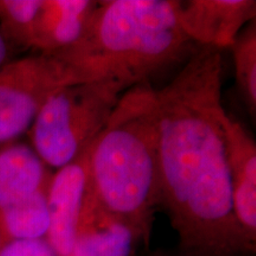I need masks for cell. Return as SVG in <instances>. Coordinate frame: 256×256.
I'll return each mask as SVG.
<instances>
[{
  "mask_svg": "<svg viewBox=\"0 0 256 256\" xmlns=\"http://www.w3.org/2000/svg\"><path fill=\"white\" fill-rule=\"evenodd\" d=\"M88 192L102 211L148 246L156 209L162 206L159 112L151 82L124 92L92 144Z\"/></svg>",
  "mask_w": 256,
  "mask_h": 256,
  "instance_id": "2",
  "label": "cell"
},
{
  "mask_svg": "<svg viewBox=\"0 0 256 256\" xmlns=\"http://www.w3.org/2000/svg\"><path fill=\"white\" fill-rule=\"evenodd\" d=\"M98 4L96 0H43L34 50L55 54L78 43Z\"/></svg>",
  "mask_w": 256,
  "mask_h": 256,
  "instance_id": "9",
  "label": "cell"
},
{
  "mask_svg": "<svg viewBox=\"0 0 256 256\" xmlns=\"http://www.w3.org/2000/svg\"><path fill=\"white\" fill-rule=\"evenodd\" d=\"M88 82L52 54L0 66V146L28 132L44 104L60 88Z\"/></svg>",
  "mask_w": 256,
  "mask_h": 256,
  "instance_id": "5",
  "label": "cell"
},
{
  "mask_svg": "<svg viewBox=\"0 0 256 256\" xmlns=\"http://www.w3.org/2000/svg\"><path fill=\"white\" fill-rule=\"evenodd\" d=\"M0 256H60L44 240L8 242L0 250Z\"/></svg>",
  "mask_w": 256,
  "mask_h": 256,
  "instance_id": "15",
  "label": "cell"
},
{
  "mask_svg": "<svg viewBox=\"0 0 256 256\" xmlns=\"http://www.w3.org/2000/svg\"><path fill=\"white\" fill-rule=\"evenodd\" d=\"M17 54L18 51L10 46L8 42L2 38V34H0V66L14 60V57Z\"/></svg>",
  "mask_w": 256,
  "mask_h": 256,
  "instance_id": "16",
  "label": "cell"
},
{
  "mask_svg": "<svg viewBox=\"0 0 256 256\" xmlns=\"http://www.w3.org/2000/svg\"><path fill=\"white\" fill-rule=\"evenodd\" d=\"M4 246H5L4 240H2V234H0V250H2V247H4Z\"/></svg>",
  "mask_w": 256,
  "mask_h": 256,
  "instance_id": "18",
  "label": "cell"
},
{
  "mask_svg": "<svg viewBox=\"0 0 256 256\" xmlns=\"http://www.w3.org/2000/svg\"><path fill=\"white\" fill-rule=\"evenodd\" d=\"M223 60L200 46L168 84L156 90L162 206L183 256H252L234 211L222 118Z\"/></svg>",
  "mask_w": 256,
  "mask_h": 256,
  "instance_id": "1",
  "label": "cell"
},
{
  "mask_svg": "<svg viewBox=\"0 0 256 256\" xmlns=\"http://www.w3.org/2000/svg\"><path fill=\"white\" fill-rule=\"evenodd\" d=\"M126 90L113 80L60 88L28 130L32 148L48 168L60 170L70 164L100 136Z\"/></svg>",
  "mask_w": 256,
  "mask_h": 256,
  "instance_id": "4",
  "label": "cell"
},
{
  "mask_svg": "<svg viewBox=\"0 0 256 256\" xmlns=\"http://www.w3.org/2000/svg\"><path fill=\"white\" fill-rule=\"evenodd\" d=\"M234 211L244 238L256 246V144L247 128L232 115L222 118Z\"/></svg>",
  "mask_w": 256,
  "mask_h": 256,
  "instance_id": "8",
  "label": "cell"
},
{
  "mask_svg": "<svg viewBox=\"0 0 256 256\" xmlns=\"http://www.w3.org/2000/svg\"><path fill=\"white\" fill-rule=\"evenodd\" d=\"M255 18V0H188L178 6L179 25L190 40L220 51L232 48Z\"/></svg>",
  "mask_w": 256,
  "mask_h": 256,
  "instance_id": "6",
  "label": "cell"
},
{
  "mask_svg": "<svg viewBox=\"0 0 256 256\" xmlns=\"http://www.w3.org/2000/svg\"><path fill=\"white\" fill-rule=\"evenodd\" d=\"M140 240L132 230L96 206L87 190L70 256H134Z\"/></svg>",
  "mask_w": 256,
  "mask_h": 256,
  "instance_id": "10",
  "label": "cell"
},
{
  "mask_svg": "<svg viewBox=\"0 0 256 256\" xmlns=\"http://www.w3.org/2000/svg\"><path fill=\"white\" fill-rule=\"evenodd\" d=\"M52 174L36 151L23 142L0 146V210L49 188Z\"/></svg>",
  "mask_w": 256,
  "mask_h": 256,
  "instance_id": "11",
  "label": "cell"
},
{
  "mask_svg": "<svg viewBox=\"0 0 256 256\" xmlns=\"http://www.w3.org/2000/svg\"><path fill=\"white\" fill-rule=\"evenodd\" d=\"M48 190L0 210V234L5 244L46 238L50 228Z\"/></svg>",
  "mask_w": 256,
  "mask_h": 256,
  "instance_id": "12",
  "label": "cell"
},
{
  "mask_svg": "<svg viewBox=\"0 0 256 256\" xmlns=\"http://www.w3.org/2000/svg\"><path fill=\"white\" fill-rule=\"evenodd\" d=\"M92 145L75 160L57 170L48 190L50 228L46 241L60 256H70L75 244L88 190Z\"/></svg>",
  "mask_w": 256,
  "mask_h": 256,
  "instance_id": "7",
  "label": "cell"
},
{
  "mask_svg": "<svg viewBox=\"0 0 256 256\" xmlns=\"http://www.w3.org/2000/svg\"><path fill=\"white\" fill-rule=\"evenodd\" d=\"M179 0L98 2L81 40L52 54L86 81L126 89L185 62L200 49L182 30Z\"/></svg>",
  "mask_w": 256,
  "mask_h": 256,
  "instance_id": "3",
  "label": "cell"
},
{
  "mask_svg": "<svg viewBox=\"0 0 256 256\" xmlns=\"http://www.w3.org/2000/svg\"><path fill=\"white\" fill-rule=\"evenodd\" d=\"M235 64L236 84L249 114H256V23H249L230 48Z\"/></svg>",
  "mask_w": 256,
  "mask_h": 256,
  "instance_id": "14",
  "label": "cell"
},
{
  "mask_svg": "<svg viewBox=\"0 0 256 256\" xmlns=\"http://www.w3.org/2000/svg\"><path fill=\"white\" fill-rule=\"evenodd\" d=\"M150 256H183L179 254L178 252H156L154 254H151Z\"/></svg>",
  "mask_w": 256,
  "mask_h": 256,
  "instance_id": "17",
  "label": "cell"
},
{
  "mask_svg": "<svg viewBox=\"0 0 256 256\" xmlns=\"http://www.w3.org/2000/svg\"><path fill=\"white\" fill-rule=\"evenodd\" d=\"M43 0H0V34L14 49L34 50Z\"/></svg>",
  "mask_w": 256,
  "mask_h": 256,
  "instance_id": "13",
  "label": "cell"
}]
</instances>
